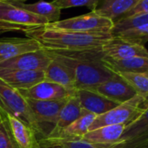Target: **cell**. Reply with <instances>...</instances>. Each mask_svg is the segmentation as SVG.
<instances>
[{"instance_id": "1", "label": "cell", "mask_w": 148, "mask_h": 148, "mask_svg": "<svg viewBox=\"0 0 148 148\" xmlns=\"http://www.w3.org/2000/svg\"><path fill=\"white\" fill-rule=\"evenodd\" d=\"M46 51L51 58L73 69L76 90H92L116 74L105 65L101 49L79 51Z\"/></svg>"}, {"instance_id": "2", "label": "cell", "mask_w": 148, "mask_h": 148, "mask_svg": "<svg viewBox=\"0 0 148 148\" xmlns=\"http://www.w3.org/2000/svg\"><path fill=\"white\" fill-rule=\"evenodd\" d=\"M25 35L38 42L45 50L60 51L101 49L113 37L112 33H83L55 30L45 26L26 32Z\"/></svg>"}, {"instance_id": "3", "label": "cell", "mask_w": 148, "mask_h": 148, "mask_svg": "<svg viewBox=\"0 0 148 148\" xmlns=\"http://www.w3.org/2000/svg\"><path fill=\"white\" fill-rule=\"evenodd\" d=\"M0 108L18 117L30 125L35 131L38 139L48 136V132L39 124L34 116L26 99L22 96L18 90L9 86L1 79H0Z\"/></svg>"}, {"instance_id": "4", "label": "cell", "mask_w": 148, "mask_h": 148, "mask_svg": "<svg viewBox=\"0 0 148 148\" xmlns=\"http://www.w3.org/2000/svg\"><path fill=\"white\" fill-rule=\"evenodd\" d=\"M49 22L18 6L9 0H0V34L10 32L25 33L46 25Z\"/></svg>"}, {"instance_id": "5", "label": "cell", "mask_w": 148, "mask_h": 148, "mask_svg": "<svg viewBox=\"0 0 148 148\" xmlns=\"http://www.w3.org/2000/svg\"><path fill=\"white\" fill-rule=\"evenodd\" d=\"M147 102L148 97L137 94L130 100L119 104L110 111L97 116L90 126L89 131L112 125H127L141 114L144 106Z\"/></svg>"}, {"instance_id": "6", "label": "cell", "mask_w": 148, "mask_h": 148, "mask_svg": "<svg viewBox=\"0 0 148 148\" xmlns=\"http://www.w3.org/2000/svg\"><path fill=\"white\" fill-rule=\"evenodd\" d=\"M47 28L83 33H112L113 22L94 12L45 25Z\"/></svg>"}, {"instance_id": "7", "label": "cell", "mask_w": 148, "mask_h": 148, "mask_svg": "<svg viewBox=\"0 0 148 148\" xmlns=\"http://www.w3.org/2000/svg\"><path fill=\"white\" fill-rule=\"evenodd\" d=\"M0 121L6 127L18 148H36L38 145L35 131L25 122L0 108Z\"/></svg>"}, {"instance_id": "8", "label": "cell", "mask_w": 148, "mask_h": 148, "mask_svg": "<svg viewBox=\"0 0 148 148\" xmlns=\"http://www.w3.org/2000/svg\"><path fill=\"white\" fill-rule=\"evenodd\" d=\"M51 61L49 52L45 49L26 52L0 64V70H18L45 71Z\"/></svg>"}, {"instance_id": "9", "label": "cell", "mask_w": 148, "mask_h": 148, "mask_svg": "<svg viewBox=\"0 0 148 148\" xmlns=\"http://www.w3.org/2000/svg\"><path fill=\"white\" fill-rule=\"evenodd\" d=\"M68 99L60 100H35L26 99V100L39 124L50 133L51 128L48 125H51L52 127L55 125L58 114Z\"/></svg>"}, {"instance_id": "10", "label": "cell", "mask_w": 148, "mask_h": 148, "mask_svg": "<svg viewBox=\"0 0 148 148\" xmlns=\"http://www.w3.org/2000/svg\"><path fill=\"white\" fill-rule=\"evenodd\" d=\"M92 91L98 92L117 104H123L137 95L136 91L117 73L111 79L99 85Z\"/></svg>"}, {"instance_id": "11", "label": "cell", "mask_w": 148, "mask_h": 148, "mask_svg": "<svg viewBox=\"0 0 148 148\" xmlns=\"http://www.w3.org/2000/svg\"><path fill=\"white\" fill-rule=\"evenodd\" d=\"M103 58L125 59L133 57H148V51L144 45L132 44L117 37H112L102 48Z\"/></svg>"}, {"instance_id": "12", "label": "cell", "mask_w": 148, "mask_h": 148, "mask_svg": "<svg viewBox=\"0 0 148 148\" xmlns=\"http://www.w3.org/2000/svg\"><path fill=\"white\" fill-rule=\"evenodd\" d=\"M25 99L35 100H60L65 99L76 93V91H70L56 83L42 81L34 86L18 90Z\"/></svg>"}, {"instance_id": "13", "label": "cell", "mask_w": 148, "mask_h": 148, "mask_svg": "<svg viewBox=\"0 0 148 148\" xmlns=\"http://www.w3.org/2000/svg\"><path fill=\"white\" fill-rule=\"evenodd\" d=\"M42 49L36 40L30 38H4L0 39V64L18 55Z\"/></svg>"}, {"instance_id": "14", "label": "cell", "mask_w": 148, "mask_h": 148, "mask_svg": "<svg viewBox=\"0 0 148 148\" xmlns=\"http://www.w3.org/2000/svg\"><path fill=\"white\" fill-rule=\"evenodd\" d=\"M0 79L17 90H25L45 81V71L0 70Z\"/></svg>"}, {"instance_id": "15", "label": "cell", "mask_w": 148, "mask_h": 148, "mask_svg": "<svg viewBox=\"0 0 148 148\" xmlns=\"http://www.w3.org/2000/svg\"><path fill=\"white\" fill-rule=\"evenodd\" d=\"M45 80L56 83L70 91H77L73 69L53 58L45 71Z\"/></svg>"}, {"instance_id": "16", "label": "cell", "mask_w": 148, "mask_h": 148, "mask_svg": "<svg viewBox=\"0 0 148 148\" xmlns=\"http://www.w3.org/2000/svg\"><path fill=\"white\" fill-rule=\"evenodd\" d=\"M76 95L79 100L81 108L96 116L101 115L119 105L92 90H77Z\"/></svg>"}, {"instance_id": "17", "label": "cell", "mask_w": 148, "mask_h": 148, "mask_svg": "<svg viewBox=\"0 0 148 148\" xmlns=\"http://www.w3.org/2000/svg\"><path fill=\"white\" fill-rule=\"evenodd\" d=\"M138 1L139 0H99L92 12L109 18L114 23L132 10Z\"/></svg>"}, {"instance_id": "18", "label": "cell", "mask_w": 148, "mask_h": 148, "mask_svg": "<svg viewBox=\"0 0 148 148\" xmlns=\"http://www.w3.org/2000/svg\"><path fill=\"white\" fill-rule=\"evenodd\" d=\"M82 112L83 110L80 106L79 100L75 93L67 99L66 103L62 107L57 122L47 137H52L64 130L81 116Z\"/></svg>"}, {"instance_id": "19", "label": "cell", "mask_w": 148, "mask_h": 148, "mask_svg": "<svg viewBox=\"0 0 148 148\" xmlns=\"http://www.w3.org/2000/svg\"><path fill=\"white\" fill-rule=\"evenodd\" d=\"M125 126V125L101 126L87 132L80 139L96 144H115L120 140Z\"/></svg>"}, {"instance_id": "20", "label": "cell", "mask_w": 148, "mask_h": 148, "mask_svg": "<svg viewBox=\"0 0 148 148\" xmlns=\"http://www.w3.org/2000/svg\"><path fill=\"white\" fill-rule=\"evenodd\" d=\"M105 65L114 73H140L148 71V57H133L125 59L103 58Z\"/></svg>"}, {"instance_id": "21", "label": "cell", "mask_w": 148, "mask_h": 148, "mask_svg": "<svg viewBox=\"0 0 148 148\" xmlns=\"http://www.w3.org/2000/svg\"><path fill=\"white\" fill-rule=\"evenodd\" d=\"M83 110V109H82ZM97 116L92 112L83 110L81 116L67 126L59 133L52 136L46 137L49 138H62V139H80L90 129Z\"/></svg>"}, {"instance_id": "22", "label": "cell", "mask_w": 148, "mask_h": 148, "mask_svg": "<svg viewBox=\"0 0 148 148\" xmlns=\"http://www.w3.org/2000/svg\"><path fill=\"white\" fill-rule=\"evenodd\" d=\"M12 3L26 10L27 12H30L35 15L45 18L49 22V24L60 20L59 18L61 15V10L58 7H57L52 2H46L40 0V1L36 2L34 4H25L20 2H12Z\"/></svg>"}, {"instance_id": "23", "label": "cell", "mask_w": 148, "mask_h": 148, "mask_svg": "<svg viewBox=\"0 0 148 148\" xmlns=\"http://www.w3.org/2000/svg\"><path fill=\"white\" fill-rule=\"evenodd\" d=\"M148 131V102L145 105L141 114L125 126L120 140L135 138Z\"/></svg>"}, {"instance_id": "24", "label": "cell", "mask_w": 148, "mask_h": 148, "mask_svg": "<svg viewBox=\"0 0 148 148\" xmlns=\"http://www.w3.org/2000/svg\"><path fill=\"white\" fill-rule=\"evenodd\" d=\"M117 74L136 91L137 94L148 97V71L140 73L121 72Z\"/></svg>"}, {"instance_id": "25", "label": "cell", "mask_w": 148, "mask_h": 148, "mask_svg": "<svg viewBox=\"0 0 148 148\" xmlns=\"http://www.w3.org/2000/svg\"><path fill=\"white\" fill-rule=\"evenodd\" d=\"M43 142L58 145L60 148H110L114 144H96L81 139H62V138H40Z\"/></svg>"}, {"instance_id": "26", "label": "cell", "mask_w": 148, "mask_h": 148, "mask_svg": "<svg viewBox=\"0 0 148 148\" xmlns=\"http://www.w3.org/2000/svg\"><path fill=\"white\" fill-rule=\"evenodd\" d=\"M147 24H148V13L120 18L113 23L112 35L115 36L118 33H120L122 32L134 29L137 27H140Z\"/></svg>"}, {"instance_id": "27", "label": "cell", "mask_w": 148, "mask_h": 148, "mask_svg": "<svg viewBox=\"0 0 148 148\" xmlns=\"http://www.w3.org/2000/svg\"><path fill=\"white\" fill-rule=\"evenodd\" d=\"M113 37H117L120 39L132 44L145 46V44L148 42V24L140 27L122 32Z\"/></svg>"}, {"instance_id": "28", "label": "cell", "mask_w": 148, "mask_h": 148, "mask_svg": "<svg viewBox=\"0 0 148 148\" xmlns=\"http://www.w3.org/2000/svg\"><path fill=\"white\" fill-rule=\"evenodd\" d=\"M110 148H148V131L125 140H119Z\"/></svg>"}, {"instance_id": "29", "label": "cell", "mask_w": 148, "mask_h": 148, "mask_svg": "<svg viewBox=\"0 0 148 148\" xmlns=\"http://www.w3.org/2000/svg\"><path fill=\"white\" fill-rule=\"evenodd\" d=\"M99 0H52V3L60 10L71 7L86 6L92 12L96 8Z\"/></svg>"}, {"instance_id": "30", "label": "cell", "mask_w": 148, "mask_h": 148, "mask_svg": "<svg viewBox=\"0 0 148 148\" xmlns=\"http://www.w3.org/2000/svg\"><path fill=\"white\" fill-rule=\"evenodd\" d=\"M0 148H18L5 125L0 121Z\"/></svg>"}, {"instance_id": "31", "label": "cell", "mask_w": 148, "mask_h": 148, "mask_svg": "<svg viewBox=\"0 0 148 148\" xmlns=\"http://www.w3.org/2000/svg\"><path fill=\"white\" fill-rule=\"evenodd\" d=\"M146 13H148V0H139L138 4L134 6V8L121 18H129L139 14H146Z\"/></svg>"}, {"instance_id": "32", "label": "cell", "mask_w": 148, "mask_h": 148, "mask_svg": "<svg viewBox=\"0 0 148 148\" xmlns=\"http://www.w3.org/2000/svg\"><path fill=\"white\" fill-rule=\"evenodd\" d=\"M36 148H60V147H58V145H51L49 143L43 142L42 140L38 139V145Z\"/></svg>"}, {"instance_id": "33", "label": "cell", "mask_w": 148, "mask_h": 148, "mask_svg": "<svg viewBox=\"0 0 148 148\" xmlns=\"http://www.w3.org/2000/svg\"><path fill=\"white\" fill-rule=\"evenodd\" d=\"M9 1H12V2H20V3H24L25 1H27V0H9Z\"/></svg>"}]
</instances>
